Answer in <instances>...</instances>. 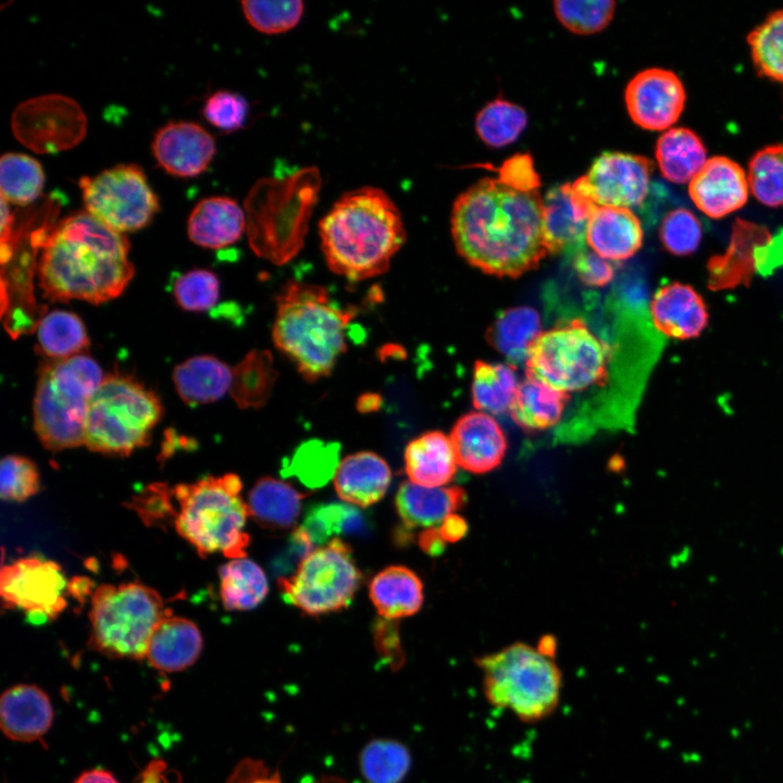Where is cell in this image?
<instances>
[{"mask_svg":"<svg viewBox=\"0 0 783 783\" xmlns=\"http://www.w3.org/2000/svg\"><path fill=\"white\" fill-rule=\"evenodd\" d=\"M465 500V492L458 486L424 487L406 481L398 488L395 506L407 529H428L439 526Z\"/></svg>","mask_w":783,"mask_h":783,"instance_id":"29","label":"cell"},{"mask_svg":"<svg viewBox=\"0 0 783 783\" xmlns=\"http://www.w3.org/2000/svg\"><path fill=\"white\" fill-rule=\"evenodd\" d=\"M241 8L249 24L263 34H279L294 28L304 10L300 0L243 1Z\"/></svg>","mask_w":783,"mask_h":783,"instance_id":"48","label":"cell"},{"mask_svg":"<svg viewBox=\"0 0 783 783\" xmlns=\"http://www.w3.org/2000/svg\"><path fill=\"white\" fill-rule=\"evenodd\" d=\"M749 192L747 173L724 156L708 158L688 183L693 203L711 219H721L739 210L747 202Z\"/></svg>","mask_w":783,"mask_h":783,"instance_id":"19","label":"cell"},{"mask_svg":"<svg viewBox=\"0 0 783 783\" xmlns=\"http://www.w3.org/2000/svg\"><path fill=\"white\" fill-rule=\"evenodd\" d=\"M322 185L314 166L264 177L249 190L244 210L249 245L259 257L282 265L302 248Z\"/></svg>","mask_w":783,"mask_h":783,"instance_id":"5","label":"cell"},{"mask_svg":"<svg viewBox=\"0 0 783 783\" xmlns=\"http://www.w3.org/2000/svg\"><path fill=\"white\" fill-rule=\"evenodd\" d=\"M53 708L48 694L34 684H17L5 689L0 699V726L16 742L40 739L51 728Z\"/></svg>","mask_w":783,"mask_h":783,"instance_id":"24","label":"cell"},{"mask_svg":"<svg viewBox=\"0 0 783 783\" xmlns=\"http://www.w3.org/2000/svg\"><path fill=\"white\" fill-rule=\"evenodd\" d=\"M304 497L288 483L271 476L258 480L248 494L249 515L262 527L284 531L293 527Z\"/></svg>","mask_w":783,"mask_h":783,"instance_id":"33","label":"cell"},{"mask_svg":"<svg viewBox=\"0 0 783 783\" xmlns=\"http://www.w3.org/2000/svg\"><path fill=\"white\" fill-rule=\"evenodd\" d=\"M357 311L341 308L325 287L288 282L276 297L273 343L307 382L331 374L346 351V331Z\"/></svg>","mask_w":783,"mask_h":783,"instance_id":"4","label":"cell"},{"mask_svg":"<svg viewBox=\"0 0 783 783\" xmlns=\"http://www.w3.org/2000/svg\"><path fill=\"white\" fill-rule=\"evenodd\" d=\"M14 137L37 153H58L77 146L87 132V119L72 98L41 95L21 102L12 113Z\"/></svg>","mask_w":783,"mask_h":783,"instance_id":"14","label":"cell"},{"mask_svg":"<svg viewBox=\"0 0 783 783\" xmlns=\"http://www.w3.org/2000/svg\"><path fill=\"white\" fill-rule=\"evenodd\" d=\"M311 783H347L344 779L337 775H321L314 779Z\"/></svg>","mask_w":783,"mask_h":783,"instance_id":"64","label":"cell"},{"mask_svg":"<svg viewBox=\"0 0 783 783\" xmlns=\"http://www.w3.org/2000/svg\"><path fill=\"white\" fill-rule=\"evenodd\" d=\"M319 235L330 270L355 282L385 273L406 240L398 207L373 186L343 194L320 221Z\"/></svg>","mask_w":783,"mask_h":783,"instance_id":"3","label":"cell"},{"mask_svg":"<svg viewBox=\"0 0 783 783\" xmlns=\"http://www.w3.org/2000/svg\"><path fill=\"white\" fill-rule=\"evenodd\" d=\"M654 326L674 339L696 338L708 323V310L691 285L673 282L659 288L650 303Z\"/></svg>","mask_w":783,"mask_h":783,"instance_id":"23","label":"cell"},{"mask_svg":"<svg viewBox=\"0 0 783 783\" xmlns=\"http://www.w3.org/2000/svg\"><path fill=\"white\" fill-rule=\"evenodd\" d=\"M652 171L654 162L644 156L606 151L571 186L580 198L595 207L630 209L646 199Z\"/></svg>","mask_w":783,"mask_h":783,"instance_id":"16","label":"cell"},{"mask_svg":"<svg viewBox=\"0 0 783 783\" xmlns=\"http://www.w3.org/2000/svg\"><path fill=\"white\" fill-rule=\"evenodd\" d=\"M241 487L240 477L234 473L174 487V527L200 557L222 552L232 559L246 558L250 537L244 529L249 512Z\"/></svg>","mask_w":783,"mask_h":783,"instance_id":"7","label":"cell"},{"mask_svg":"<svg viewBox=\"0 0 783 783\" xmlns=\"http://www.w3.org/2000/svg\"><path fill=\"white\" fill-rule=\"evenodd\" d=\"M783 262V236L773 238L767 227L738 219L728 249L708 261V286L719 290L748 285L757 271L766 274Z\"/></svg>","mask_w":783,"mask_h":783,"instance_id":"17","label":"cell"},{"mask_svg":"<svg viewBox=\"0 0 783 783\" xmlns=\"http://www.w3.org/2000/svg\"><path fill=\"white\" fill-rule=\"evenodd\" d=\"M747 42L758 74L783 84V9L771 12L751 29Z\"/></svg>","mask_w":783,"mask_h":783,"instance_id":"42","label":"cell"},{"mask_svg":"<svg viewBox=\"0 0 783 783\" xmlns=\"http://www.w3.org/2000/svg\"><path fill=\"white\" fill-rule=\"evenodd\" d=\"M337 467V453L332 446L310 443L295 453L284 473L297 476L308 487H319L335 475Z\"/></svg>","mask_w":783,"mask_h":783,"instance_id":"50","label":"cell"},{"mask_svg":"<svg viewBox=\"0 0 783 783\" xmlns=\"http://www.w3.org/2000/svg\"><path fill=\"white\" fill-rule=\"evenodd\" d=\"M277 377L272 353L253 349L234 366L229 394L240 409H260L270 399Z\"/></svg>","mask_w":783,"mask_h":783,"instance_id":"36","label":"cell"},{"mask_svg":"<svg viewBox=\"0 0 783 783\" xmlns=\"http://www.w3.org/2000/svg\"><path fill=\"white\" fill-rule=\"evenodd\" d=\"M127 238L88 212L45 226L37 274L52 301L101 303L120 296L134 275Z\"/></svg>","mask_w":783,"mask_h":783,"instance_id":"2","label":"cell"},{"mask_svg":"<svg viewBox=\"0 0 783 783\" xmlns=\"http://www.w3.org/2000/svg\"><path fill=\"white\" fill-rule=\"evenodd\" d=\"M542 332L538 312L520 306L497 316L488 331V339L513 365L526 361L532 345Z\"/></svg>","mask_w":783,"mask_h":783,"instance_id":"37","label":"cell"},{"mask_svg":"<svg viewBox=\"0 0 783 783\" xmlns=\"http://www.w3.org/2000/svg\"><path fill=\"white\" fill-rule=\"evenodd\" d=\"M597 208L580 200L571 183L551 187L543 198V233L548 252L584 249L589 219Z\"/></svg>","mask_w":783,"mask_h":783,"instance_id":"21","label":"cell"},{"mask_svg":"<svg viewBox=\"0 0 783 783\" xmlns=\"http://www.w3.org/2000/svg\"><path fill=\"white\" fill-rule=\"evenodd\" d=\"M457 458L450 438L431 431L412 439L405 450V470L409 481L424 487H442L457 471Z\"/></svg>","mask_w":783,"mask_h":783,"instance_id":"30","label":"cell"},{"mask_svg":"<svg viewBox=\"0 0 783 783\" xmlns=\"http://www.w3.org/2000/svg\"><path fill=\"white\" fill-rule=\"evenodd\" d=\"M246 229L245 210L226 196L200 200L187 223L190 240L201 247L220 249L236 243Z\"/></svg>","mask_w":783,"mask_h":783,"instance_id":"28","label":"cell"},{"mask_svg":"<svg viewBox=\"0 0 783 783\" xmlns=\"http://www.w3.org/2000/svg\"><path fill=\"white\" fill-rule=\"evenodd\" d=\"M363 526L359 512L351 506L321 504L306 515L300 527L314 546L325 543L333 534L357 532Z\"/></svg>","mask_w":783,"mask_h":783,"instance_id":"46","label":"cell"},{"mask_svg":"<svg viewBox=\"0 0 783 783\" xmlns=\"http://www.w3.org/2000/svg\"><path fill=\"white\" fill-rule=\"evenodd\" d=\"M446 544L439 534L438 526L425 529L418 536V545L430 556L443 554Z\"/></svg>","mask_w":783,"mask_h":783,"instance_id":"60","label":"cell"},{"mask_svg":"<svg viewBox=\"0 0 783 783\" xmlns=\"http://www.w3.org/2000/svg\"><path fill=\"white\" fill-rule=\"evenodd\" d=\"M655 156L661 175L674 184H688L708 160L700 137L687 127L663 132Z\"/></svg>","mask_w":783,"mask_h":783,"instance_id":"34","label":"cell"},{"mask_svg":"<svg viewBox=\"0 0 783 783\" xmlns=\"http://www.w3.org/2000/svg\"><path fill=\"white\" fill-rule=\"evenodd\" d=\"M233 369L213 356H196L175 366L177 394L189 406L221 399L231 389Z\"/></svg>","mask_w":783,"mask_h":783,"instance_id":"31","label":"cell"},{"mask_svg":"<svg viewBox=\"0 0 783 783\" xmlns=\"http://www.w3.org/2000/svg\"><path fill=\"white\" fill-rule=\"evenodd\" d=\"M79 188L86 212L122 234L144 228L159 211V199L136 164L84 176Z\"/></svg>","mask_w":783,"mask_h":783,"instance_id":"13","label":"cell"},{"mask_svg":"<svg viewBox=\"0 0 783 783\" xmlns=\"http://www.w3.org/2000/svg\"><path fill=\"white\" fill-rule=\"evenodd\" d=\"M519 384L512 364L476 361L471 387L473 406L488 414L510 411Z\"/></svg>","mask_w":783,"mask_h":783,"instance_id":"39","label":"cell"},{"mask_svg":"<svg viewBox=\"0 0 783 783\" xmlns=\"http://www.w3.org/2000/svg\"><path fill=\"white\" fill-rule=\"evenodd\" d=\"M217 276L208 270H191L177 275L172 284L176 303L186 311L206 312L220 299Z\"/></svg>","mask_w":783,"mask_h":783,"instance_id":"47","label":"cell"},{"mask_svg":"<svg viewBox=\"0 0 783 783\" xmlns=\"http://www.w3.org/2000/svg\"><path fill=\"white\" fill-rule=\"evenodd\" d=\"M151 150L157 163L169 174L194 177L204 172L215 154V141L192 122H170L159 128Z\"/></svg>","mask_w":783,"mask_h":783,"instance_id":"20","label":"cell"},{"mask_svg":"<svg viewBox=\"0 0 783 783\" xmlns=\"http://www.w3.org/2000/svg\"><path fill=\"white\" fill-rule=\"evenodd\" d=\"M37 339L41 352L50 358L66 359L89 346L83 321L73 312L54 310L39 319Z\"/></svg>","mask_w":783,"mask_h":783,"instance_id":"40","label":"cell"},{"mask_svg":"<svg viewBox=\"0 0 783 783\" xmlns=\"http://www.w3.org/2000/svg\"><path fill=\"white\" fill-rule=\"evenodd\" d=\"M643 237L642 223L631 209L598 207L589 219L586 243L599 257L623 261L639 250Z\"/></svg>","mask_w":783,"mask_h":783,"instance_id":"25","label":"cell"},{"mask_svg":"<svg viewBox=\"0 0 783 783\" xmlns=\"http://www.w3.org/2000/svg\"><path fill=\"white\" fill-rule=\"evenodd\" d=\"M74 783H120L115 776L101 768H96L83 772Z\"/></svg>","mask_w":783,"mask_h":783,"instance_id":"61","label":"cell"},{"mask_svg":"<svg viewBox=\"0 0 783 783\" xmlns=\"http://www.w3.org/2000/svg\"><path fill=\"white\" fill-rule=\"evenodd\" d=\"M67 587L60 564L44 557L21 558L1 568L2 606L25 611L33 624L59 617L66 607Z\"/></svg>","mask_w":783,"mask_h":783,"instance_id":"15","label":"cell"},{"mask_svg":"<svg viewBox=\"0 0 783 783\" xmlns=\"http://www.w3.org/2000/svg\"><path fill=\"white\" fill-rule=\"evenodd\" d=\"M527 124L525 110L508 100L497 98L484 105L475 116L480 139L492 148L513 142Z\"/></svg>","mask_w":783,"mask_h":783,"instance_id":"43","label":"cell"},{"mask_svg":"<svg viewBox=\"0 0 783 783\" xmlns=\"http://www.w3.org/2000/svg\"><path fill=\"white\" fill-rule=\"evenodd\" d=\"M204 119L222 132H235L244 127L249 115V102L237 92L217 90L211 94L202 107Z\"/></svg>","mask_w":783,"mask_h":783,"instance_id":"53","label":"cell"},{"mask_svg":"<svg viewBox=\"0 0 783 783\" xmlns=\"http://www.w3.org/2000/svg\"><path fill=\"white\" fill-rule=\"evenodd\" d=\"M100 365L76 355L46 365L37 381L34 426L51 451L85 445L88 403L103 381Z\"/></svg>","mask_w":783,"mask_h":783,"instance_id":"8","label":"cell"},{"mask_svg":"<svg viewBox=\"0 0 783 783\" xmlns=\"http://www.w3.org/2000/svg\"><path fill=\"white\" fill-rule=\"evenodd\" d=\"M161 417L151 390L127 376H105L88 403L85 445L95 452L128 456L149 443Z\"/></svg>","mask_w":783,"mask_h":783,"instance_id":"9","label":"cell"},{"mask_svg":"<svg viewBox=\"0 0 783 783\" xmlns=\"http://www.w3.org/2000/svg\"><path fill=\"white\" fill-rule=\"evenodd\" d=\"M624 101L632 121L647 130H668L680 119L686 101L681 78L672 71L650 67L626 85Z\"/></svg>","mask_w":783,"mask_h":783,"instance_id":"18","label":"cell"},{"mask_svg":"<svg viewBox=\"0 0 783 783\" xmlns=\"http://www.w3.org/2000/svg\"><path fill=\"white\" fill-rule=\"evenodd\" d=\"M40 489L38 469L34 461L20 455L1 460L0 495L3 500L24 501Z\"/></svg>","mask_w":783,"mask_h":783,"instance_id":"52","label":"cell"},{"mask_svg":"<svg viewBox=\"0 0 783 783\" xmlns=\"http://www.w3.org/2000/svg\"><path fill=\"white\" fill-rule=\"evenodd\" d=\"M378 403L380 400L376 399L375 395H364L363 399L359 400L358 407L359 410L368 412L377 408Z\"/></svg>","mask_w":783,"mask_h":783,"instance_id":"63","label":"cell"},{"mask_svg":"<svg viewBox=\"0 0 783 783\" xmlns=\"http://www.w3.org/2000/svg\"><path fill=\"white\" fill-rule=\"evenodd\" d=\"M410 766L408 748L395 739L371 741L360 754V769L369 783H400Z\"/></svg>","mask_w":783,"mask_h":783,"instance_id":"44","label":"cell"},{"mask_svg":"<svg viewBox=\"0 0 783 783\" xmlns=\"http://www.w3.org/2000/svg\"><path fill=\"white\" fill-rule=\"evenodd\" d=\"M173 497L174 488L164 483H153L133 497L129 508L135 510L147 525L174 522L177 508L173 506Z\"/></svg>","mask_w":783,"mask_h":783,"instance_id":"54","label":"cell"},{"mask_svg":"<svg viewBox=\"0 0 783 783\" xmlns=\"http://www.w3.org/2000/svg\"><path fill=\"white\" fill-rule=\"evenodd\" d=\"M369 595L381 618L399 620L417 613L423 604V585L409 568L390 566L371 581Z\"/></svg>","mask_w":783,"mask_h":783,"instance_id":"32","label":"cell"},{"mask_svg":"<svg viewBox=\"0 0 783 783\" xmlns=\"http://www.w3.org/2000/svg\"><path fill=\"white\" fill-rule=\"evenodd\" d=\"M283 599L308 616L349 606L361 584L351 548L338 537L314 548L293 574L277 580Z\"/></svg>","mask_w":783,"mask_h":783,"instance_id":"12","label":"cell"},{"mask_svg":"<svg viewBox=\"0 0 783 783\" xmlns=\"http://www.w3.org/2000/svg\"><path fill=\"white\" fill-rule=\"evenodd\" d=\"M91 585L92 582L87 577H73L72 581L69 582L67 589L76 598H82L86 595V593H88Z\"/></svg>","mask_w":783,"mask_h":783,"instance_id":"62","label":"cell"},{"mask_svg":"<svg viewBox=\"0 0 783 783\" xmlns=\"http://www.w3.org/2000/svg\"><path fill=\"white\" fill-rule=\"evenodd\" d=\"M451 235L459 254L485 273L517 277L548 253L543 198L497 177H483L452 204Z\"/></svg>","mask_w":783,"mask_h":783,"instance_id":"1","label":"cell"},{"mask_svg":"<svg viewBox=\"0 0 783 783\" xmlns=\"http://www.w3.org/2000/svg\"><path fill=\"white\" fill-rule=\"evenodd\" d=\"M458 465L475 473L496 469L507 450L506 435L488 413L472 411L462 415L449 436Z\"/></svg>","mask_w":783,"mask_h":783,"instance_id":"22","label":"cell"},{"mask_svg":"<svg viewBox=\"0 0 783 783\" xmlns=\"http://www.w3.org/2000/svg\"><path fill=\"white\" fill-rule=\"evenodd\" d=\"M226 783H282V780L279 772L262 760L245 758L235 766Z\"/></svg>","mask_w":783,"mask_h":783,"instance_id":"57","label":"cell"},{"mask_svg":"<svg viewBox=\"0 0 783 783\" xmlns=\"http://www.w3.org/2000/svg\"><path fill=\"white\" fill-rule=\"evenodd\" d=\"M165 614L161 596L147 585L102 584L91 596L88 646L111 659L142 660Z\"/></svg>","mask_w":783,"mask_h":783,"instance_id":"10","label":"cell"},{"mask_svg":"<svg viewBox=\"0 0 783 783\" xmlns=\"http://www.w3.org/2000/svg\"><path fill=\"white\" fill-rule=\"evenodd\" d=\"M609 361L607 343L575 318L540 333L525 361L526 376L569 395L602 386Z\"/></svg>","mask_w":783,"mask_h":783,"instance_id":"11","label":"cell"},{"mask_svg":"<svg viewBox=\"0 0 783 783\" xmlns=\"http://www.w3.org/2000/svg\"><path fill=\"white\" fill-rule=\"evenodd\" d=\"M220 595L227 610H250L268 595L265 573L248 558L232 559L219 569Z\"/></svg>","mask_w":783,"mask_h":783,"instance_id":"38","label":"cell"},{"mask_svg":"<svg viewBox=\"0 0 783 783\" xmlns=\"http://www.w3.org/2000/svg\"><path fill=\"white\" fill-rule=\"evenodd\" d=\"M439 534L446 543H455L468 532L467 521L457 513L448 515L438 526Z\"/></svg>","mask_w":783,"mask_h":783,"instance_id":"59","label":"cell"},{"mask_svg":"<svg viewBox=\"0 0 783 783\" xmlns=\"http://www.w3.org/2000/svg\"><path fill=\"white\" fill-rule=\"evenodd\" d=\"M573 264L579 278L587 286L604 287L613 278L612 265L594 251H579Z\"/></svg>","mask_w":783,"mask_h":783,"instance_id":"56","label":"cell"},{"mask_svg":"<svg viewBox=\"0 0 783 783\" xmlns=\"http://www.w3.org/2000/svg\"><path fill=\"white\" fill-rule=\"evenodd\" d=\"M749 191L770 208L783 206V145L766 146L750 158L747 171Z\"/></svg>","mask_w":783,"mask_h":783,"instance_id":"45","label":"cell"},{"mask_svg":"<svg viewBox=\"0 0 783 783\" xmlns=\"http://www.w3.org/2000/svg\"><path fill=\"white\" fill-rule=\"evenodd\" d=\"M570 396L530 376L519 384L510 409L514 422L526 431H543L556 425Z\"/></svg>","mask_w":783,"mask_h":783,"instance_id":"35","label":"cell"},{"mask_svg":"<svg viewBox=\"0 0 783 783\" xmlns=\"http://www.w3.org/2000/svg\"><path fill=\"white\" fill-rule=\"evenodd\" d=\"M554 657L520 642L476 658L484 699L523 723L548 719L558 709L563 689V675Z\"/></svg>","mask_w":783,"mask_h":783,"instance_id":"6","label":"cell"},{"mask_svg":"<svg viewBox=\"0 0 783 783\" xmlns=\"http://www.w3.org/2000/svg\"><path fill=\"white\" fill-rule=\"evenodd\" d=\"M374 645L382 658L393 670L399 669L405 662L401 648L398 620L376 619L373 625Z\"/></svg>","mask_w":783,"mask_h":783,"instance_id":"55","label":"cell"},{"mask_svg":"<svg viewBox=\"0 0 783 783\" xmlns=\"http://www.w3.org/2000/svg\"><path fill=\"white\" fill-rule=\"evenodd\" d=\"M390 481V468L382 457L372 451H359L338 463L334 487L347 504L369 507L384 497Z\"/></svg>","mask_w":783,"mask_h":783,"instance_id":"26","label":"cell"},{"mask_svg":"<svg viewBox=\"0 0 783 783\" xmlns=\"http://www.w3.org/2000/svg\"><path fill=\"white\" fill-rule=\"evenodd\" d=\"M45 173L34 158L20 152H8L0 160L1 199L16 206H28L42 192Z\"/></svg>","mask_w":783,"mask_h":783,"instance_id":"41","label":"cell"},{"mask_svg":"<svg viewBox=\"0 0 783 783\" xmlns=\"http://www.w3.org/2000/svg\"><path fill=\"white\" fill-rule=\"evenodd\" d=\"M659 236L666 250L675 256H687L697 250L703 228L692 211L676 208L664 215Z\"/></svg>","mask_w":783,"mask_h":783,"instance_id":"51","label":"cell"},{"mask_svg":"<svg viewBox=\"0 0 783 783\" xmlns=\"http://www.w3.org/2000/svg\"><path fill=\"white\" fill-rule=\"evenodd\" d=\"M554 10L559 22L572 33L591 35L604 29L612 20L616 2L595 1H555Z\"/></svg>","mask_w":783,"mask_h":783,"instance_id":"49","label":"cell"},{"mask_svg":"<svg viewBox=\"0 0 783 783\" xmlns=\"http://www.w3.org/2000/svg\"><path fill=\"white\" fill-rule=\"evenodd\" d=\"M201 650L198 626L186 618L166 613L152 632L146 658L154 669L173 673L192 666Z\"/></svg>","mask_w":783,"mask_h":783,"instance_id":"27","label":"cell"},{"mask_svg":"<svg viewBox=\"0 0 783 783\" xmlns=\"http://www.w3.org/2000/svg\"><path fill=\"white\" fill-rule=\"evenodd\" d=\"M179 774L162 759H153L141 770L136 783H179Z\"/></svg>","mask_w":783,"mask_h":783,"instance_id":"58","label":"cell"}]
</instances>
